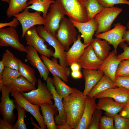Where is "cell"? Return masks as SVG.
<instances>
[{
  "label": "cell",
  "instance_id": "8",
  "mask_svg": "<svg viewBox=\"0 0 129 129\" xmlns=\"http://www.w3.org/2000/svg\"><path fill=\"white\" fill-rule=\"evenodd\" d=\"M24 37L28 45L32 46L41 55L48 58L53 56L54 53L50 48H48L45 44V41L40 37L35 26L29 29L26 33Z\"/></svg>",
  "mask_w": 129,
  "mask_h": 129
},
{
  "label": "cell",
  "instance_id": "20",
  "mask_svg": "<svg viewBox=\"0 0 129 129\" xmlns=\"http://www.w3.org/2000/svg\"><path fill=\"white\" fill-rule=\"evenodd\" d=\"M104 97L112 98L120 103L126 104L129 101V90L122 87L110 88L98 93L94 98L96 99Z\"/></svg>",
  "mask_w": 129,
  "mask_h": 129
},
{
  "label": "cell",
  "instance_id": "22",
  "mask_svg": "<svg viewBox=\"0 0 129 129\" xmlns=\"http://www.w3.org/2000/svg\"><path fill=\"white\" fill-rule=\"evenodd\" d=\"M81 37L78 34L77 39L71 47L65 52L66 61L68 65L70 66L74 63H77L81 56L86 48L90 44L86 45L82 43Z\"/></svg>",
  "mask_w": 129,
  "mask_h": 129
},
{
  "label": "cell",
  "instance_id": "9",
  "mask_svg": "<svg viewBox=\"0 0 129 129\" xmlns=\"http://www.w3.org/2000/svg\"><path fill=\"white\" fill-rule=\"evenodd\" d=\"M26 8L21 13L14 16L20 22L22 27V38L24 37L27 31L31 27L36 25H43L44 19L41 16V12L36 11L31 12Z\"/></svg>",
  "mask_w": 129,
  "mask_h": 129
},
{
  "label": "cell",
  "instance_id": "31",
  "mask_svg": "<svg viewBox=\"0 0 129 129\" xmlns=\"http://www.w3.org/2000/svg\"><path fill=\"white\" fill-rule=\"evenodd\" d=\"M9 6L6 10L7 16L10 17L19 14L29 6L28 0H10Z\"/></svg>",
  "mask_w": 129,
  "mask_h": 129
},
{
  "label": "cell",
  "instance_id": "53",
  "mask_svg": "<svg viewBox=\"0 0 129 129\" xmlns=\"http://www.w3.org/2000/svg\"><path fill=\"white\" fill-rule=\"evenodd\" d=\"M127 28L129 30V21H128L127 24Z\"/></svg>",
  "mask_w": 129,
  "mask_h": 129
},
{
  "label": "cell",
  "instance_id": "29",
  "mask_svg": "<svg viewBox=\"0 0 129 129\" xmlns=\"http://www.w3.org/2000/svg\"><path fill=\"white\" fill-rule=\"evenodd\" d=\"M53 76V84L58 94L62 99L68 97L76 89L67 85L59 77L55 75Z\"/></svg>",
  "mask_w": 129,
  "mask_h": 129
},
{
  "label": "cell",
  "instance_id": "6",
  "mask_svg": "<svg viewBox=\"0 0 129 129\" xmlns=\"http://www.w3.org/2000/svg\"><path fill=\"white\" fill-rule=\"evenodd\" d=\"M50 7L49 12L44 18L43 27L56 36L60 22L66 14L60 3L56 0Z\"/></svg>",
  "mask_w": 129,
  "mask_h": 129
},
{
  "label": "cell",
  "instance_id": "39",
  "mask_svg": "<svg viewBox=\"0 0 129 129\" xmlns=\"http://www.w3.org/2000/svg\"><path fill=\"white\" fill-rule=\"evenodd\" d=\"M129 76V59L122 60L118 66L116 76Z\"/></svg>",
  "mask_w": 129,
  "mask_h": 129
},
{
  "label": "cell",
  "instance_id": "40",
  "mask_svg": "<svg viewBox=\"0 0 129 129\" xmlns=\"http://www.w3.org/2000/svg\"><path fill=\"white\" fill-rule=\"evenodd\" d=\"M102 114V110L96 109L91 119L88 129H99L100 118Z\"/></svg>",
  "mask_w": 129,
  "mask_h": 129
},
{
  "label": "cell",
  "instance_id": "52",
  "mask_svg": "<svg viewBox=\"0 0 129 129\" xmlns=\"http://www.w3.org/2000/svg\"><path fill=\"white\" fill-rule=\"evenodd\" d=\"M2 1L5 2L9 4L10 2V0H0Z\"/></svg>",
  "mask_w": 129,
  "mask_h": 129
},
{
  "label": "cell",
  "instance_id": "45",
  "mask_svg": "<svg viewBox=\"0 0 129 129\" xmlns=\"http://www.w3.org/2000/svg\"><path fill=\"white\" fill-rule=\"evenodd\" d=\"M0 129H13L10 123L3 118L0 119Z\"/></svg>",
  "mask_w": 129,
  "mask_h": 129
},
{
  "label": "cell",
  "instance_id": "49",
  "mask_svg": "<svg viewBox=\"0 0 129 129\" xmlns=\"http://www.w3.org/2000/svg\"><path fill=\"white\" fill-rule=\"evenodd\" d=\"M70 66L72 71L79 70L80 68V65L77 63H73Z\"/></svg>",
  "mask_w": 129,
  "mask_h": 129
},
{
  "label": "cell",
  "instance_id": "30",
  "mask_svg": "<svg viewBox=\"0 0 129 129\" xmlns=\"http://www.w3.org/2000/svg\"><path fill=\"white\" fill-rule=\"evenodd\" d=\"M55 1L53 0H29L27 2L29 6L27 8L42 13L43 17L44 19L47 14L48 9Z\"/></svg>",
  "mask_w": 129,
  "mask_h": 129
},
{
  "label": "cell",
  "instance_id": "14",
  "mask_svg": "<svg viewBox=\"0 0 129 129\" xmlns=\"http://www.w3.org/2000/svg\"><path fill=\"white\" fill-rule=\"evenodd\" d=\"M52 79L49 76L48 77L46 81V87L52 94L54 101V104L58 111V114L56 115L54 118L55 123L56 125H59L66 122L67 116L62 101L63 99L57 93L52 82Z\"/></svg>",
  "mask_w": 129,
  "mask_h": 129
},
{
  "label": "cell",
  "instance_id": "4",
  "mask_svg": "<svg viewBox=\"0 0 129 129\" xmlns=\"http://www.w3.org/2000/svg\"><path fill=\"white\" fill-rule=\"evenodd\" d=\"M38 34L54 49L53 57L59 59L60 64L67 67L66 59L65 49L56 36L47 30L43 27L38 26L36 27Z\"/></svg>",
  "mask_w": 129,
  "mask_h": 129
},
{
  "label": "cell",
  "instance_id": "24",
  "mask_svg": "<svg viewBox=\"0 0 129 129\" xmlns=\"http://www.w3.org/2000/svg\"><path fill=\"white\" fill-rule=\"evenodd\" d=\"M83 75L85 81V86L83 92L87 96L92 88L99 81L104 75L100 70H93L83 69Z\"/></svg>",
  "mask_w": 129,
  "mask_h": 129
},
{
  "label": "cell",
  "instance_id": "42",
  "mask_svg": "<svg viewBox=\"0 0 129 129\" xmlns=\"http://www.w3.org/2000/svg\"><path fill=\"white\" fill-rule=\"evenodd\" d=\"M114 83L117 87H122L129 90V76H116Z\"/></svg>",
  "mask_w": 129,
  "mask_h": 129
},
{
  "label": "cell",
  "instance_id": "32",
  "mask_svg": "<svg viewBox=\"0 0 129 129\" xmlns=\"http://www.w3.org/2000/svg\"><path fill=\"white\" fill-rule=\"evenodd\" d=\"M18 63V70L22 76L30 82L35 86L37 82L33 69L17 58Z\"/></svg>",
  "mask_w": 129,
  "mask_h": 129
},
{
  "label": "cell",
  "instance_id": "15",
  "mask_svg": "<svg viewBox=\"0 0 129 129\" xmlns=\"http://www.w3.org/2000/svg\"><path fill=\"white\" fill-rule=\"evenodd\" d=\"M102 61L97 57L91 44L86 48L77 63L83 69L97 70Z\"/></svg>",
  "mask_w": 129,
  "mask_h": 129
},
{
  "label": "cell",
  "instance_id": "16",
  "mask_svg": "<svg viewBox=\"0 0 129 129\" xmlns=\"http://www.w3.org/2000/svg\"><path fill=\"white\" fill-rule=\"evenodd\" d=\"M74 26L78 30L86 45L91 44L93 39V36L98 28V24L94 17L88 21L81 22L71 20Z\"/></svg>",
  "mask_w": 129,
  "mask_h": 129
},
{
  "label": "cell",
  "instance_id": "43",
  "mask_svg": "<svg viewBox=\"0 0 129 129\" xmlns=\"http://www.w3.org/2000/svg\"><path fill=\"white\" fill-rule=\"evenodd\" d=\"M124 42L121 43L119 45L123 49V52L117 56V58L121 60L129 59V46Z\"/></svg>",
  "mask_w": 129,
  "mask_h": 129
},
{
  "label": "cell",
  "instance_id": "1",
  "mask_svg": "<svg viewBox=\"0 0 129 129\" xmlns=\"http://www.w3.org/2000/svg\"><path fill=\"white\" fill-rule=\"evenodd\" d=\"M76 89L62 101L67 116L66 122L75 129L78 124L84 110L86 96Z\"/></svg>",
  "mask_w": 129,
  "mask_h": 129
},
{
  "label": "cell",
  "instance_id": "12",
  "mask_svg": "<svg viewBox=\"0 0 129 129\" xmlns=\"http://www.w3.org/2000/svg\"><path fill=\"white\" fill-rule=\"evenodd\" d=\"M126 30V27L121 23H117L114 25V28L103 33L95 34L96 38L107 41L109 44L112 45L117 52L118 46L121 43L125 42L123 35Z\"/></svg>",
  "mask_w": 129,
  "mask_h": 129
},
{
  "label": "cell",
  "instance_id": "18",
  "mask_svg": "<svg viewBox=\"0 0 129 129\" xmlns=\"http://www.w3.org/2000/svg\"><path fill=\"white\" fill-rule=\"evenodd\" d=\"M40 58L49 72L53 75L58 76L64 81L68 82L70 74V70L68 67L58 64L55 58L50 60L43 55H41Z\"/></svg>",
  "mask_w": 129,
  "mask_h": 129
},
{
  "label": "cell",
  "instance_id": "21",
  "mask_svg": "<svg viewBox=\"0 0 129 129\" xmlns=\"http://www.w3.org/2000/svg\"><path fill=\"white\" fill-rule=\"evenodd\" d=\"M116 54L114 49L110 52L107 58L102 61L99 69L109 77L114 83L117 68L121 61L117 58Z\"/></svg>",
  "mask_w": 129,
  "mask_h": 129
},
{
  "label": "cell",
  "instance_id": "48",
  "mask_svg": "<svg viewBox=\"0 0 129 129\" xmlns=\"http://www.w3.org/2000/svg\"><path fill=\"white\" fill-rule=\"evenodd\" d=\"M58 129H72L71 126L66 122L63 123L59 125H56Z\"/></svg>",
  "mask_w": 129,
  "mask_h": 129
},
{
  "label": "cell",
  "instance_id": "35",
  "mask_svg": "<svg viewBox=\"0 0 129 129\" xmlns=\"http://www.w3.org/2000/svg\"><path fill=\"white\" fill-rule=\"evenodd\" d=\"M5 67L18 70V63L13 54L6 49L3 54L1 60Z\"/></svg>",
  "mask_w": 129,
  "mask_h": 129
},
{
  "label": "cell",
  "instance_id": "26",
  "mask_svg": "<svg viewBox=\"0 0 129 129\" xmlns=\"http://www.w3.org/2000/svg\"><path fill=\"white\" fill-rule=\"evenodd\" d=\"M91 44L96 54L101 60L103 61L107 58L111 49L108 41L96 38L93 39Z\"/></svg>",
  "mask_w": 129,
  "mask_h": 129
},
{
  "label": "cell",
  "instance_id": "23",
  "mask_svg": "<svg viewBox=\"0 0 129 129\" xmlns=\"http://www.w3.org/2000/svg\"><path fill=\"white\" fill-rule=\"evenodd\" d=\"M95 99L87 96L83 113L75 129H88L93 113L96 109Z\"/></svg>",
  "mask_w": 129,
  "mask_h": 129
},
{
  "label": "cell",
  "instance_id": "34",
  "mask_svg": "<svg viewBox=\"0 0 129 129\" xmlns=\"http://www.w3.org/2000/svg\"><path fill=\"white\" fill-rule=\"evenodd\" d=\"M84 3L87 12L88 21L94 18L104 8L99 4L97 0H87Z\"/></svg>",
  "mask_w": 129,
  "mask_h": 129
},
{
  "label": "cell",
  "instance_id": "25",
  "mask_svg": "<svg viewBox=\"0 0 129 129\" xmlns=\"http://www.w3.org/2000/svg\"><path fill=\"white\" fill-rule=\"evenodd\" d=\"M40 107L47 129H57L54 116L57 114L58 111L55 104L45 103L40 105Z\"/></svg>",
  "mask_w": 129,
  "mask_h": 129
},
{
  "label": "cell",
  "instance_id": "27",
  "mask_svg": "<svg viewBox=\"0 0 129 129\" xmlns=\"http://www.w3.org/2000/svg\"><path fill=\"white\" fill-rule=\"evenodd\" d=\"M8 87L11 91H14L22 93L36 89L35 86L21 75L17 78Z\"/></svg>",
  "mask_w": 129,
  "mask_h": 129
},
{
  "label": "cell",
  "instance_id": "37",
  "mask_svg": "<svg viewBox=\"0 0 129 129\" xmlns=\"http://www.w3.org/2000/svg\"><path fill=\"white\" fill-rule=\"evenodd\" d=\"M114 127L116 129H129V118L117 114L114 117Z\"/></svg>",
  "mask_w": 129,
  "mask_h": 129
},
{
  "label": "cell",
  "instance_id": "47",
  "mask_svg": "<svg viewBox=\"0 0 129 129\" xmlns=\"http://www.w3.org/2000/svg\"><path fill=\"white\" fill-rule=\"evenodd\" d=\"M71 75L72 77L75 79H81L83 77L82 75L80 70L72 71Z\"/></svg>",
  "mask_w": 129,
  "mask_h": 129
},
{
  "label": "cell",
  "instance_id": "51",
  "mask_svg": "<svg viewBox=\"0 0 129 129\" xmlns=\"http://www.w3.org/2000/svg\"><path fill=\"white\" fill-rule=\"evenodd\" d=\"M5 67L2 61L1 60L0 61V79L2 78L3 72Z\"/></svg>",
  "mask_w": 129,
  "mask_h": 129
},
{
  "label": "cell",
  "instance_id": "11",
  "mask_svg": "<svg viewBox=\"0 0 129 129\" xmlns=\"http://www.w3.org/2000/svg\"><path fill=\"white\" fill-rule=\"evenodd\" d=\"M0 46H9L20 52H26L25 47L19 41L17 31L12 27L0 29Z\"/></svg>",
  "mask_w": 129,
  "mask_h": 129
},
{
  "label": "cell",
  "instance_id": "3",
  "mask_svg": "<svg viewBox=\"0 0 129 129\" xmlns=\"http://www.w3.org/2000/svg\"><path fill=\"white\" fill-rule=\"evenodd\" d=\"M78 32L76 27L69 18L64 17L61 20L56 36L65 51L77 39Z\"/></svg>",
  "mask_w": 129,
  "mask_h": 129
},
{
  "label": "cell",
  "instance_id": "41",
  "mask_svg": "<svg viewBox=\"0 0 129 129\" xmlns=\"http://www.w3.org/2000/svg\"><path fill=\"white\" fill-rule=\"evenodd\" d=\"M99 4L104 8L114 6L116 4H125L129 5V1L127 0H97Z\"/></svg>",
  "mask_w": 129,
  "mask_h": 129
},
{
  "label": "cell",
  "instance_id": "19",
  "mask_svg": "<svg viewBox=\"0 0 129 129\" xmlns=\"http://www.w3.org/2000/svg\"><path fill=\"white\" fill-rule=\"evenodd\" d=\"M126 104L117 102L112 98L104 97L99 98L96 109L104 111L107 116L114 117L121 110Z\"/></svg>",
  "mask_w": 129,
  "mask_h": 129
},
{
  "label": "cell",
  "instance_id": "44",
  "mask_svg": "<svg viewBox=\"0 0 129 129\" xmlns=\"http://www.w3.org/2000/svg\"><path fill=\"white\" fill-rule=\"evenodd\" d=\"M19 22L15 17L13 18L11 21L7 23H0V29L6 26H9L16 28L19 24Z\"/></svg>",
  "mask_w": 129,
  "mask_h": 129
},
{
  "label": "cell",
  "instance_id": "28",
  "mask_svg": "<svg viewBox=\"0 0 129 129\" xmlns=\"http://www.w3.org/2000/svg\"><path fill=\"white\" fill-rule=\"evenodd\" d=\"M108 76L104 74L101 79L92 88L87 96L92 98L98 93L108 89L117 87Z\"/></svg>",
  "mask_w": 129,
  "mask_h": 129
},
{
  "label": "cell",
  "instance_id": "33",
  "mask_svg": "<svg viewBox=\"0 0 129 129\" xmlns=\"http://www.w3.org/2000/svg\"><path fill=\"white\" fill-rule=\"evenodd\" d=\"M21 75L18 70L5 67L0 79V85L8 86Z\"/></svg>",
  "mask_w": 129,
  "mask_h": 129
},
{
  "label": "cell",
  "instance_id": "46",
  "mask_svg": "<svg viewBox=\"0 0 129 129\" xmlns=\"http://www.w3.org/2000/svg\"><path fill=\"white\" fill-rule=\"evenodd\" d=\"M119 114L122 117L129 118V101L120 112Z\"/></svg>",
  "mask_w": 129,
  "mask_h": 129
},
{
  "label": "cell",
  "instance_id": "54",
  "mask_svg": "<svg viewBox=\"0 0 129 129\" xmlns=\"http://www.w3.org/2000/svg\"><path fill=\"white\" fill-rule=\"evenodd\" d=\"M82 0L84 2H85L87 0Z\"/></svg>",
  "mask_w": 129,
  "mask_h": 129
},
{
  "label": "cell",
  "instance_id": "2",
  "mask_svg": "<svg viewBox=\"0 0 129 129\" xmlns=\"http://www.w3.org/2000/svg\"><path fill=\"white\" fill-rule=\"evenodd\" d=\"M70 20L84 22L88 21L87 10L82 0H56Z\"/></svg>",
  "mask_w": 129,
  "mask_h": 129
},
{
  "label": "cell",
  "instance_id": "36",
  "mask_svg": "<svg viewBox=\"0 0 129 129\" xmlns=\"http://www.w3.org/2000/svg\"><path fill=\"white\" fill-rule=\"evenodd\" d=\"M16 106L18 112V118L16 123L12 125L13 129H26V125L24 121L25 111L17 103H16Z\"/></svg>",
  "mask_w": 129,
  "mask_h": 129
},
{
  "label": "cell",
  "instance_id": "5",
  "mask_svg": "<svg viewBox=\"0 0 129 129\" xmlns=\"http://www.w3.org/2000/svg\"><path fill=\"white\" fill-rule=\"evenodd\" d=\"M122 10V8L114 6L104 8L96 15L94 18L98 26L95 34L103 33L110 30L113 21Z\"/></svg>",
  "mask_w": 129,
  "mask_h": 129
},
{
  "label": "cell",
  "instance_id": "7",
  "mask_svg": "<svg viewBox=\"0 0 129 129\" xmlns=\"http://www.w3.org/2000/svg\"><path fill=\"white\" fill-rule=\"evenodd\" d=\"M38 87L26 93H22L23 97L31 103L40 105L48 103L53 104L52 101L53 98L51 93L43 84L40 79L38 80Z\"/></svg>",
  "mask_w": 129,
  "mask_h": 129
},
{
  "label": "cell",
  "instance_id": "38",
  "mask_svg": "<svg viewBox=\"0 0 129 129\" xmlns=\"http://www.w3.org/2000/svg\"><path fill=\"white\" fill-rule=\"evenodd\" d=\"M114 117L106 115L101 116L99 125V129H115L113 125Z\"/></svg>",
  "mask_w": 129,
  "mask_h": 129
},
{
  "label": "cell",
  "instance_id": "10",
  "mask_svg": "<svg viewBox=\"0 0 129 129\" xmlns=\"http://www.w3.org/2000/svg\"><path fill=\"white\" fill-rule=\"evenodd\" d=\"M10 93L11 96L14 99L15 102L35 118L41 129H46V126L43 116L40 112V106L35 105L30 102L23 97L22 93L14 91H11Z\"/></svg>",
  "mask_w": 129,
  "mask_h": 129
},
{
  "label": "cell",
  "instance_id": "50",
  "mask_svg": "<svg viewBox=\"0 0 129 129\" xmlns=\"http://www.w3.org/2000/svg\"><path fill=\"white\" fill-rule=\"evenodd\" d=\"M123 38L129 46V30L125 31L123 35Z\"/></svg>",
  "mask_w": 129,
  "mask_h": 129
},
{
  "label": "cell",
  "instance_id": "17",
  "mask_svg": "<svg viewBox=\"0 0 129 129\" xmlns=\"http://www.w3.org/2000/svg\"><path fill=\"white\" fill-rule=\"evenodd\" d=\"M26 59L34 68L37 69L41 78L46 81L49 71L40 57L39 56L37 51L32 46L28 45L25 47Z\"/></svg>",
  "mask_w": 129,
  "mask_h": 129
},
{
  "label": "cell",
  "instance_id": "13",
  "mask_svg": "<svg viewBox=\"0 0 129 129\" xmlns=\"http://www.w3.org/2000/svg\"><path fill=\"white\" fill-rule=\"evenodd\" d=\"M2 96L0 103V111L3 118L10 123L13 116V111L15 107L13 100L9 96L11 91L8 86L0 85Z\"/></svg>",
  "mask_w": 129,
  "mask_h": 129
}]
</instances>
